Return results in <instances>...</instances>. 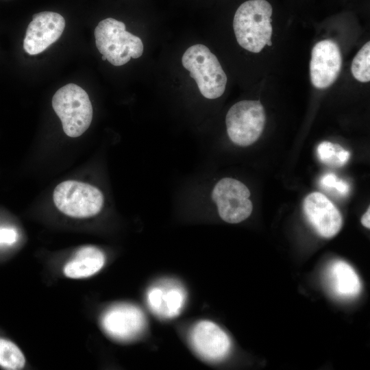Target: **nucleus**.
Wrapping results in <instances>:
<instances>
[{
  "mask_svg": "<svg viewBox=\"0 0 370 370\" xmlns=\"http://www.w3.org/2000/svg\"><path fill=\"white\" fill-rule=\"evenodd\" d=\"M273 3L270 0H244L236 8L232 26L238 44L251 53L272 46Z\"/></svg>",
  "mask_w": 370,
  "mask_h": 370,
  "instance_id": "1",
  "label": "nucleus"
},
{
  "mask_svg": "<svg viewBox=\"0 0 370 370\" xmlns=\"http://www.w3.org/2000/svg\"><path fill=\"white\" fill-rule=\"evenodd\" d=\"M182 64L195 80L204 97L214 99L224 93L227 75L217 56L208 47L202 44L189 47L182 55Z\"/></svg>",
  "mask_w": 370,
  "mask_h": 370,
  "instance_id": "2",
  "label": "nucleus"
},
{
  "mask_svg": "<svg viewBox=\"0 0 370 370\" xmlns=\"http://www.w3.org/2000/svg\"><path fill=\"white\" fill-rule=\"evenodd\" d=\"M94 34L99 53L114 66H122L131 58L136 59L143 53L142 40L127 32L125 23L115 18L101 20L95 27Z\"/></svg>",
  "mask_w": 370,
  "mask_h": 370,
  "instance_id": "3",
  "label": "nucleus"
},
{
  "mask_svg": "<svg viewBox=\"0 0 370 370\" xmlns=\"http://www.w3.org/2000/svg\"><path fill=\"white\" fill-rule=\"evenodd\" d=\"M52 107L69 137L81 136L91 123L92 107L89 96L77 84H68L58 89L53 96Z\"/></svg>",
  "mask_w": 370,
  "mask_h": 370,
  "instance_id": "4",
  "label": "nucleus"
},
{
  "mask_svg": "<svg viewBox=\"0 0 370 370\" xmlns=\"http://www.w3.org/2000/svg\"><path fill=\"white\" fill-rule=\"evenodd\" d=\"M53 202L64 214L87 218L97 214L103 206V195L94 186L75 180H66L56 186Z\"/></svg>",
  "mask_w": 370,
  "mask_h": 370,
  "instance_id": "5",
  "label": "nucleus"
},
{
  "mask_svg": "<svg viewBox=\"0 0 370 370\" xmlns=\"http://www.w3.org/2000/svg\"><path fill=\"white\" fill-rule=\"evenodd\" d=\"M265 121L264 109L260 101H238L229 109L225 116L228 136L239 146L250 145L262 134Z\"/></svg>",
  "mask_w": 370,
  "mask_h": 370,
  "instance_id": "6",
  "label": "nucleus"
},
{
  "mask_svg": "<svg viewBox=\"0 0 370 370\" xmlns=\"http://www.w3.org/2000/svg\"><path fill=\"white\" fill-rule=\"evenodd\" d=\"M249 196L243 183L230 177L219 181L212 193L220 217L229 223H240L250 216L253 205Z\"/></svg>",
  "mask_w": 370,
  "mask_h": 370,
  "instance_id": "7",
  "label": "nucleus"
},
{
  "mask_svg": "<svg viewBox=\"0 0 370 370\" xmlns=\"http://www.w3.org/2000/svg\"><path fill=\"white\" fill-rule=\"evenodd\" d=\"M342 56L336 42L325 39L317 42L311 51L310 81L314 87L324 89L332 86L341 70Z\"/></svg>",
  "mask_w": 370,
  "mask_h": 370,
  "instance_id": "8",
  "label": "nucleus"
},
{
  "mask_svg": "<svg viewBox=\"0 0 370 370\" xmlns=\"http://www.w3.org/2000/svg\"><path fill=\"white\" fill-rule=\"evenodd\" d=\"M65 27L64 17L53 12L34 14L28 25L23 40V49L29 55L44 51L62 36Z\"/></svg>",
  "mask_w": 370,
  "mask_h": 370,
  "instance_id": "9",
  "label": "nucleus"
},
{
  "mask_svg": "<svg viewBox=\"0 0 370 370\" xmlns=\"http://www.w3.org/2000/svg\"><path fill=\"white\" fill-rule=\"evenodd\" d=\"M104 331L119 341H130L141 334L146 321L142 310L128 304L115 305L109 308L101 320Z\"/></svg>",
  "mask_w": 370,
  "mask_h": 370,
  "instance_id": "10",
  "label": "nucleus"
},
{
  "mask_svg": "<svg viewBox=\"0 0 370 370\" xmlns=\"http://www.w3.org/2000/svg\"><path fill=\"white\" fill-rule=\"evenodd\" d=\"M304 213L314 231L326 238L334 236L342 226V217L326 196L318 192L307 195L303 202Z\"/></svg>",
  "mask_w": 370,
  "mask_h": 370,
  "instance_id": "11",
  "label": "nucleus"
},
{
  "mask_svg": "<svg viewBox=\"0 0 370 370\" xmlns=\"http://www.w3.org/2000/svg\"><path fill=\"white\" fill-rule=\"evenodd\" d=\"M190 342L196 352L210 361L223 359L231 347L227 334L217 324L206 320L199 321L193 328Z\"/></svg>",
  "mask_w": 370,
  "mask_h": 370,
  "instance_id": "12",
  "label": "nucleus"
},
{
  "mask_svg": "<svg viewBox=\"0 0 370 370\" xmlns=\"http://www.w3.org/2000/svg\"><path fill=\"white\" fill-rule=\"evenodd\" d=\"M324 277L329 291L338 299H352L361 291V283L358 275L344 261L331 262L325 271Z\"/></svg>",
  "mask_w": 370,
  "mask_h": 370,
  "instance_id": "13",
  "label": "nucleus"
},
{
  "mask_svg": "<svg viewBox=\"0 0 370 370\" xmlns=\"http://www.w3.org/2000/svg\"><path fill=\"white\" fill-rule=\"evenodd\" d=\"M185 301V292L174 284L156 286L147 293V303L151 310L163 317L178 315Z\"/></svg>",
  "mask_w": 370,
  "mask_h": 370,
  "instance_id": "14",
  "label": "nucleus"
},
{
  "mask_svg": "<svg viewBox=\"0 0 370 370\" xmlns=\"http://www.w3.org/2000/svg\"><path fill=\"white\" fill-rule=\"evenodd\" d=\"M104 263L105 256L100 249L93 246L84 247L66 264L64 273L70 278H88L97 273Z\"/></svg>",
  "mask_w": 370,
  "mask_h": 370,
  "instance_id": "15",
  "label": "nucleus"
},
{
  "mask_svg": "<svg viewBox=\"0 0 370 370\" xmlns=\"http://www.w3.org/2000/svg\"><path fill=\"white\" fill-rule=\"evenodd\" d=\"M317 151L318 158L321 162L334 167L343 166L350 157V153L340 145L328 141L321 143Z\"/></svg>",
  "mask_w": 370,
  "mask_h": 370,
  "instance_id": "16",
  "label": "nucleus"
},
{
  "mask_svg": "<svg viewBox=\"0 0 370 370\" xmlns=\"http://www.w3.org/2000/svg\"><path fill=\"white\" fill-rule=\"evenodd\" d=\"M25 364L21 349L12 341L0 338V366L5 369L19 370Z\"/></svg>",
  "mask_w": 370,
  "mask_h": 370,
  "instance_id": "17",
  "label": "nucleus"
},
{
  "mask_svg": "<svg viewBox=\"0 0 370 370\" xmlns=\"http://www.w3.org/2000/svg\"><path fill=\"white\" fill-rule=\"evenodd\" d=\"M351 71L357 81L362 83L370 81V42H367L354 58Z\"/></svg>",
  "mask_w": 370,
  "mask_h": 370,
  "instance_id": "18",
  "label": "nucleus"
},
{
  "mask_svg": "<svg viewBox=\"0 0 370 370\" xmlns=\"http://www.w3.org/2000/svg\"><path fill=\"white\" fill-rule=\"evenodd\" d=\"M320 183L323 187L335 188L341 195H346L349 191L348 183L342 180H338L333 173H328L323 175L320 180Z\"/></svg>",
  "mask_w": 370,
  "mask_h": 370,
  "instance_id": "19",
  "label": "nucleus"
},
{
  "mask_svg": "<svg viewBox=\"0 0 370 370\" xmlns=\"http://www.w3.org/2000/svg\"><path fill=\"white\" fill-rule=\"evenodd\" d=\"M16 238V233L12 229L0 228V243H13Z\"/></svg>",
  "mask_w": 370,
  "mask_h": 370,
  "instance_id": "20",
  "label": "nucleus"
},
{
  "mask_svg": "<svg viewBox=\"0 0 370 370\" xmlns=\"http://www.w3.org/2000/svg\"><path fill=\"white\" fill-rule=\"evenodd\" d=\"M370 208H369L367 212L363 214L361 218V223L365 227L370 228Z\"/></svg>",
  "mask_w": 370,
  "mask_h": 370,
  "instance_id": "21",
  "label": "nucleus"
},
{
  "mask_svg": "<svg viewBox=\"0 0 370 370\" xmlns=\"http://www.w3.org/2000/svg\"><path fill=\"white\" fill-rule=\"evenodd\" d=\"M101 59H102V60H106V57L105 56H102Z\"/></svg>",
  "mask_w": 370,
  "mask_h": 370,
  "instance_id": "22",
  "label": "nucleus"
}]
</instances>
